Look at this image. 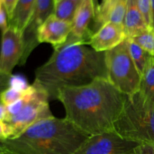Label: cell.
<instances>
[{
	"mask_svg": "<svg viewBox=\"0 0 154 154\" xmlns=\"http://www.w3.org/2000/svg\"><path fill=\"white\" fill-rule=\"evenodd\" d=\"M151 25L154 30V0H151Z\"/></svg>",
	"mask_w": 154,
	"mask_h": 154,
	"instance_id": "29",
	"label": "cell"
},
{
	"mask_svg": "<svg viewBox=\"0 0 154 154\" xmlns=\"http://www.w3.org/2000/svg\"><path fill=\"white\" fill-rule=\"evenodd\" d=\"M36 0H17L11 16L8 26L23 32L28 24L35 5Z\"/></svg>",
	"mask_w": 154,
	"mask_h": 154,
	"instance_id": "14",
	"label": "cell"
},
{
	"mask_svg": "<svg viewBox=\"0 0 154 154\" xmlns=\"http://www.w3.org/2000/svg\"><path fill=\"white\" fill-rule=\"evenodd\" d=\"M54 1H55V2H57V1H59V0H54Z\"/></svg>",
	"mask_w": 154,
	"mask_h": 154,
	"instance_id": "35",
	"label": "cell"
},
{
	"mask_svg": "<svg viewBox=\"0 0 154 154\" xmlns=\"http://www.w3.org/2000/svg\"><path fill=\"white\" fill-rule=\"evenodd\" d=\"M107 78L117 90L130 96L140 90L141 75L129 54L127 38L105 52Z\"/></svg>",
	"mask_w": 154,
	"mask_h": 154,
	"instance_id": "5",
	"label": "cell"
},
{
	"mask_svg": "<svg viewBox=\"0 0 154 154\" xmlns=\"http://www.w3.org/2000/svg\"><path fill=\"white\" fill-rule=\"evenodd\" d=\"M150 56L154 57V30L149 28L140 34L130 38Z\"/></svg>",
	"mask_w": 154,
	"mask_h": 154,
	"instance_id": "19",
	"label": "cell"
},
{
	"mask_svg": "<svg viewBox=\"0 0 154 154\" xmlns=\"http://www.w3.org/2000/svg\"><path fill=\"white\" fill-rule=\"evenodd\" d=\"M31 85H27L23 81L12 77L11 86L6 89L0 96V103L8 106L25 96L30 89Z\"/></svg>",
	"mask_w": 154,
	"mask_h": 154,
	"instance_id": "15",
	"label": "cell"
},
{
	"mask_svg": "<svg viewBox=\"0 0 154 154\" xmlns=\"http://www.w3.org/2000/svg\"><path fill=\"white\" fill-rule=\"evenodd\" d=\"M123 26L127 38L134 37L149 29L140 11L138 0H126Z\"/></svg>",
	"mask_w": 154,
	"mask_h": 154,
	"instance_id": "13",
	"label": "cell"
},
{
	"mask_svg": "<svg viewBox=\"0 0 154 154\" xmlns=\"http://www.w3.org/2000/svg\"><path fill=\"white\" fill-rule=\"evenodd\" d=\"M5 150H4V152H3L2 154H17L16 153H14V152L13 151H11V150H8V149H6L5 147H4Z\"/></svg>",
	"mask_w": 154,
	"mask_h": 154,
	"instance_id": "31",
	"label": "cell"
},
{
	"mask_svg": "<svg viewBox=\"0 0 154 154\" xmlns=\"http://www.w3.org/2000/svg\"><path fill=\"white\" fill-rule=\"evenodd\" d=\"M54 0H36L32 15L23 32L24 52L20 66H23L30 54L39 45L38 41V31L41 26L51 15L54 14Z\"/></svg>",
	"mask_w": 154,
	"mask_h": 154,
	"instance_id": "8",
	"label": "cell"
},
{
	"mask_svg": "<svg viewBox=\"0 0 154 154\" xmlns=\"http://www.w3.org/2000/svg\"><path fill=\"white\" fill-rule=\"evenodd\" d=\"M78 6L72 0H59L55 2L54 14L62 20L72 23Z\"/></svg>",
	"mask_w": 154,
	"mask_h": 154,
	"instance_id": "17",
	"label": "cell"
},
{
	"mask_svg": "<svg viewBox=\"0 0 154 154\" xmlns=\"http://www.w3.org/2000/svg\"><path fill=\"white\" fill-rule=\"evenodd\" d=\"M3 7V2H2V0H0V10L2 9V8Z\"/></svg>",
	"mask_w": 154,
	"mask_h": 154,
	"instance_id": "34",
	"label": "cell"
},
{
	"mask_svg": "<svg viewBox=\"0 0 154 154\" xmlns=\"http://www.w3.org/2000/svg\"><path fill=\"white\" fill-rule=\"evenodd\" d=\"M127 42L131 57L141 75L150 55L132 39L127 38Z\"/></svg>",
	"mask_w": 154,
	"mask_h": 154,
	"instance_id": "18",
	"label": "cell"
},
{
	"mask_svg": "<svg viewBox=\"0 0 154 154\" xmlns=\"http://www.w3.org/2000/svg\"><path fill=\"white\" fill-rule=\"evenodd\" d=\"M126 38L123 25L108 22L92 34L87 45L98 52H106L118 46Z\"/></svg>",
	"mask_w": 154,
	"mask_h": 154,
	"instance_id": "10",
	"label": "cell"
},
{
	"mask_svg": "<svg viewBox=\"0 0 154 154\" xmlns=\"http://www.w3.org/2000/svg\"><path fill=\"white\" fill-rule=\"evenodd\" d=\"M140 92L154 102V57L150 56L141 74Z\"/></svg>",
	"mask_w": 154,
	"mask_h": 154,
	"instance_id": "16",
	"label": "cell"
},
{
	"mask_svg": "<svg viewBox=\"0 0 154 154\" xmlns=\"http://www.w3.org/2000/svg\"><path fill=\"white\" fill-rule=\"evenodd\" d=\"M72 1H73L74 2H75V3H76L77 5H79L80 3H81V2L82 1V0H72Z\"/></svg>",
	"mask_w": 154,
	"mask_h": 154,
	"instance_id": "33",
	"label": "cell"
},
{
	"mask_svg": "<svg viewBox=\"0 0 154 154\" xmlns=\"http://www.w3.org/2000/svg\"><path fill=\"white\" fill-rule=\"evenodd\" d=\"M139 144L122 138L113 131L91 135L73 154H134Z\"/></svg>",
	"mask_w": 154,
	"mask_h": 154,
	"instance_id": "7",
	"label": "cell"
},
{
	"mask_svg": "<svg viewBox=\"0 0 154 154\" xmlns=\"http://www.w3.org/2000/svg\"><path fill=\"white\" fill-rule=\"evenodd\" d=\"M5 140H6V137L5 135L4 126H3L2 122L0 121V141H5Z\"/></svg>",
	"mask_w": 154,
	"mask_h": 154,
	"instance_id": "28",
	"label": "cell"
},
{
	"mask_svg": "<svg viewBox=\"0 0 154 154\" xmlns=\"http://www.w3.org/2000/svg\"><path fill=\"white\" fill-rule=\"evenodd\" d=\"M8 27V17L4 6L0 10V29L2 32L6 30Z\"/></svg>",
	"mask_w": 154,
	"mask_h": 154,
	"instance_id": "25",
	"label": "cell"
},
{
	"mask_svg": "<svg viewBox=\"0 0 154 154\" xmlns=\"http://www.w3.org/2000/svg\"><path fill=\"white\" fill-rule=\"evenodd\" d=\"M4 150H5L4 147H3L2 145H1V144H0V154L3 153V152H4Z\"/></svg>",
	"mask_w": 154,
	"mask_h": 154,
	"instance_id": "32",
	"label": "cell"
},
{
	"mask_svg": "<svg viewBox=\"0 0 154 154\" xmlns=\"http://www.w3.org/2000/svg\"><path fill=\"white\" fill-rule=\"evenodd\" d=\"M119 1L120 0H102V2L99 5V9H98L94 17L96 23L99 26V29L105 23V17H106L110 9Z\"/></svg>",
	"mask_w": 154,
	"mask_h": 154,
	"instance_id": "21",
	"label": "cell"
},
{
	"mask_svg": "<svg viewBox=\"0 0 154 154\" xmlns=\"http://www.w3.org/2000/svg\"><path fill=\"white\" fill-rule=\"evenodd\" d=\"M35 90L23 108L15 115L2 120L6 140L12 139L42 119L53 117L49 106V99L45 90L33 84Z\"/></svg>",
	"mask_w": 154,
	"mask_h": 154,
	"instance_id": "6",
	"label": "cell"
},
{
	"mask_svg": "<svg viewBox=\"0 0 154 154\" xmlns=\"http://www.w3.org/2000/svg\"><path fill=\"white\" fill-rule=\"evenodd\" d=\"M140 11L149 28L152 29L151 25V0H138Z\"/></svg>",
	"mask_w": 154,
	"mask_h": 154,
	"instance_id": "22",
	"label": "cell"
},
{
	"mask_svg": "<svg viewBox=\"0 0 154 154\" xmlns=\"http://www.w3.org/2000/svg\"><path fill=\"white\" fill-rule=\"evenodd\" d=\"M126 8V0H120L112 6L105 17V23L110 22L123 25ZM104 23V24H105Z\"/></svg>",
	"mask_w": 154,
	"mask_h": 154,
	"instance_id": "20",
	"label": "cell"
},
{
	"mask_svg": "<svg viewBox=\"0 0 154 154\" xmlns=\"http://www.w3.org/2000/svg\"><path fill=\"white\" fill-rule=\"evenodd\" d=\"M24 52L23 32L11 26L2 32L0 48V72L12 75L14 68L19 65Z\"/></svg>",
	"mask_w": 154,
	"mask_h": 154,
	"instance_id": "9",
	"label": "cell"
},
{
	"mask_svg": "<svg viewBox=\"0 0 154 154\" xmlns=\"http://www.w3.org/2000/svg\"><path fill=\"white\" fill-rule=\"evenodd\" d=\"M17 2V0H2L3 6H4L6 12H7L8 17H9L11 14L12 11H13L15 5H16Z\"/></svg>",
	"mask_w": 154,
	"mask_h": 154,
	"instance_id": "26",
	"label": "cell"
},
{
	"mask_svg": "<svg viewBox=\"0 0 154 154\" xmlns=\"http://www.w3.org/2000/svg\"><path fill=\"white\" fill-rule=\"evenodd\" d=\"M126 97L108 78H100L87 85L60 89L57 100L63 105L66 118L91 136L114 131Z\"/></svg>",
	"mask_w": 154,
	"mask_h": 154,
	"instance_id": "1",
	"label": "cell"
},
{
	"mask_svg": "<svg viewBox=\"0 0 154 154\" xmlns=\"http://www.w3.org/2000/svg\"><path fill=\"white\" fill-rule=\"evenodd\" d=\"M72 29V23L62 20L54 14L51 15L38 29V43H49L54 50L58 49L67 42Z\"/></svg>",
	"mask_w": 154,
	"mask_h": 154,
	"instance_id": "11",
	"label": "cell"
},
{
	"mask_svg": "<svg viewBox=\"0 0 154 154\" xmlns=\"http://www.w3.org/2000/svg\"><path fill=\"white\" fill-rule=\"evenodd\" d=\"M134 154H154V145L142 144L137 146Z\"/></svg>",
	"mask_w": 154,
	"mask_h": 154,
	"instance_id": "24",
	"label": "cell"
},
{
	"mask_svg": "<svg viewBox=\"0 0 154 154\" xmlns=\"http://www.w3.org/2000/svg\"><path fill=\"white\" fill-rule=\"evenodd\" d=\"M95 7L93 0H82L78 6L72 29L66 43L82 42L87 44L93 33L88 29L90 23L95 17Z\"/></svg>",
	"mask_w": 154,
	"mask_h": 154,
	"instance_id": "12",
	"label": "cell"
},
{
	"mask_svg": "<svg viewBox=\"0 0 154 154\" xmlns=\"http://www.w3.org/2000/svg\"><path fill=\"white\" fill-rule=\"evenodd\" d=\"M6 107L2 103H0V121H2L5 117Z\"/></svg>",
	"mask_w": 154,
	"mask_h": 154,
	"instance_id": "27",
	"label": "cell"
},
{
	"mask_svg": "<svg viewBox=\"0 0 154 154\" xmlns=\"http://www.w3.org/2000/svg\"><path fill=\"white\" fill-rule=\"evenodd\" d=\"M114 131L129 141L154 145V102L140 91L127 96Z\"/></svg>",
	"mask_w": 154,
	"mask_h": 154,
	"instance_id": "4",
	"label": "cell"
},
{
	"mask_svg": "<svg viewBox=\"0 0 154 154\" xmlns=\"http://www.w3.org/2000/svg\"><path fill=\"white\" fill-rule=\"evenodd\" d=\"M87 45L82 42L66 43L35 69L33 84L45 90L49 101L57 99L63 87H81L98 78H107L105 52Z\"/></svg>",
	"mask_w": 154,
	"mask_h": 154,
	"instance_id": "2",
	"label": "cell"
},
{
	"mask_svg": "<svg viewBox=\"0 0 154 154\" xmlns=\"http://www.w3.org/2000/svg\"><path fill=\"white\" fill-rule=\"evenodd\" d=\"M93 4H94V7H95V15H96V12H97L98 9H99V1L98 0H93Z\"/></svg>",
	"mask_w": 154,
	"mask_h": 154,
	"instance_id": "30",
	"label": "cell"
},
{
	"mask_svg": "<svg viewBox=\"0 0 154 154\" xmlns=\"http://www.w3.org/2000/svg\"><path fill=\"white\" fill-rule=\"evenodd\" d=\"M13 75L0 72V96L1 94L11 86Z\"/></svg>",
	"mask_w": 154,
	"mask_h": 154,
	"instance_id": "23",
	"label": "cell"
},
{
	"mask_svg": "<svg viewBox=\"0 0 154 154\" xmlns=\"http://www.w3.org/2000/svg\"><path fill=\"white\" fill-rule=\"evenodd\" d=\"M90 137L69 120L53 117L33 123L0 144L17 154H73Z\"/></svg>",
	"mask_w": 154,
	"mask_h": 154,
	"instance_id": "3",
	"label": "cell"
}]
</instances>
